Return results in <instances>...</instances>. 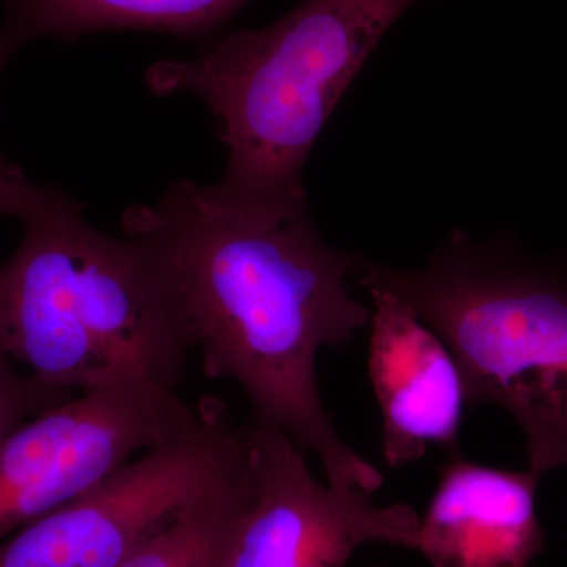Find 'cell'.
<instances>
[{"mask_svg": "<svg viewBox=\"0 0 567 567\" xmlns=\"http://www.w3.org/2000/svg\"><path fill=\"white\" fill-rule=\"evenodd\" d=\"M122 223L162 271L205 375L240 385L252 417L315 454L328 483L379 491L382 473L338 434L317 379L320 350L371 322L347 287L363 256L328 245L309 215L241 226L183 178Z\"/></svg>", "mask_w": 567, "mask_h": 567, "instance_id": "6da1fadb", "label": "cell"}, {"mask_svg": "<svg viewBox=\"0 0 567 567\" xmlns=\"http://www.w3.org/2000/svg\"><path fill=\"white\" fill-rule=\"evenodd\" d=\"M420 0H301L281 20L213 41L188 61L145 74L158 96L189 93L229 148L208 197L252 227L309 215L305 166L317 137L377 44Z\"/></svg>", "mask_w": 567, "mask_h": 567, "instance_id": "7a4b0ae2", "label": "cell"}, {"mask_svg": "<svg viewBox=\"0 0 567 567\" xmlns=\"http://www.w3.org/2000/svg\"><path fill=\"white\" fill-rule=\"evenodd\" d=\"M18 219L24 234L0 264V342L11 360L71 394L177 390L193 349L144 246L100 233L61 189L33 186Z\"/></svg>", "mask_w": 567, "mask_h": 567, "instance_id": "3957f363", "label": "cell"}, {"mask_svg": "<svg viewBox=\"0 0 567 567\" xmlns=\"http://www.w3.org/2000/svg\"><path fill=\"white\" fill-rule=\"evenodd\" d=\"M354 271L358 286L394 293L445 341L468 405L513 417L528 468L567 470V260L454 229L421 267L363 256Z\"/></svg>", "mask_w": 567, "mask_h": 567, "instance_id": "277c9868", "label": "cell"}, {"mask_svg": "<svg viewBox=\"0 0 567 567\" xmlns=\"http://www.w3.org/2000/svg\"><path fill=\"white\" fill-rule=\"evenodd\" d=\"M248 461L244 427L223 405L169 442L144 451L103 483L0 540V567H118Z\"/></svg>", "mask_w": 567, "mask_h": 567, "instance_id": "5b68a950", "label": "cell"}, {"mask_svg": "<svg viewBox=\"0 0 567 567\" xmlns=\"http://www.w3.org/2000/svg\"><path fill=\"white\" fill-rule=\"evenodd\" d=\"M249 483L213 546L210 567H347L369 543L416 548L421 517L357 487L316 480L275 425H245Z\"/></svg>", "mask_w": 567, "mask_h": 567, "instance_id": "8992f818", "label": "cell"}, {"mask_svg": "<svg viewBox=\"0 0 567 567\" xmlns=\"http://www.w3.org/2000/svg\"><path fill=\"white\" fill-rule=\"evenodd\" d=\"M199 415L173 388L123 385L32 417L0 447V540L188 431Z\"/></svg>", "mask_w": 567, "mask_h": 567, "instance_id": "52a82bcc", "label": "cell"}, {"mask_svg": "<svg viewBox=\"0 0 567 567\" xmlns=\"http://www.w3.org/2000/svg\"><path fill=\"white\" fill-rule=\"evenodd\" d=\"M372 298L368 372L382 413L388 466H404L431 445L458 451L464 420V375L450 347L394 293Z\"/></svg>", "mask_w": 567, "mask_h": 567, "instance_id": "ba28073f", "label": "cell"}, {"mask_svg": "<svg viewBox=\"0 0 567 567\" xmlns=\"http://www.w3.org/2000/svg\"><path fill=\"white\" fill-rule=\"evenodd\" d=\"M543 476L451 454L421 517L416 550L432 567H529L546 546L536 511Z\"/></svg>", "mask_w": 567, "mask_h": 567, "instance_id": "9c48e42d", "label": "cell"}, {"mask_svg": "<svg viewBox=\"0 0 567 567\" xmlns=\"http://www.w3.org/2000/svg\"><path fill=\"white\" fill-rule=\"evenodd\" d=\"M248 0H0V76L13 55L40 39L73 41L104 31H155L204 37Z\"/></svg>", "mask_w": 567, "mask_h": 567, "instance_id": "30bf717a", "label": "cell"}, {"mask_svg": "<svg viewBox=\"0 0 567 567\" xmlns=\"http://www.w3.org/2000/svg\"><path fill=\"white\" fill-rule=\"evenodd\" d=\"M248 483L249 462L246 461L244 472L233 483L186 509L118 567H210L219 529Z\"/></svg>", "mask_w": 567, "mask_h": 567, "instance_id": "8fae6325", "label": "cell"}, {"mask_svg": "<svg viewBox=\"0 0 567 567\" xmlns=\"http://www.w3.org/2000/svg\"><path fill=\"white\" fill-rule=\"evenodd\" d=\"M71 398L22 374L0 342V447L20 425Z\"/></svg>", "mask_w": 567, "mask_h": 567, "instance_id": "7c38bea8", "label": "cell"}, {"mask_svg": "<svg viewBox=\"0 0 567 567\" xmlns=\"http://www.w3.org/2000/svg\"><path fill=\"white\" fill-rule=\"evenodd\" d=\"M32 188V183L20 167L14 166L9 173L0 174V216L18 218Z\"/></svg>", "mask_w": 567, "mask_h": 567, "instance_id": "4fadbf2b", "label": "cell"}, {"mask_svg": "<svg viewBox=\"0 0 567 567\" xmlns=\"http://www.w3.org/2000/svg\"><path fill=\"white\" fill-rule=\"evenodd\" d=\"M13 167H14V164L7 162L6 158H2V156H0V174L9 173V171L13 169Z\"/></svg>", "mask_w": 567, "mask_h": 567, "instance_id": "5bb4252c", "label": "cell"}]
</instances>
